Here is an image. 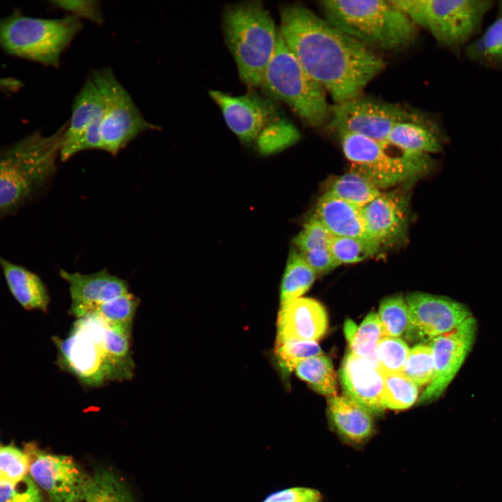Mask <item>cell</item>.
Instances as JSON below:
<instances>
[{
    "label": "cell",
    "instance_id": "obj_27",
    "mask_svg": "<svg viewBox=\"0 0 502 502\" xmlns=\"http://www.w3.org/2000/svg\"><path fill=\"white\" fill-rule=\"evenodd\" d=\"M317 274L300 252H292L287 261L280 288V306L301 297L311 287Z\"/></svg>",
    "mask_w": 502,
    "mask_h": 502
},
{
    "label": "cell",
    "instance_id": "obj_2",
    "mask_svg": "<svg viewBox=\"0 0 502 502\" xmlns=\"http://www.w3.org/2000/svg\"><path fill=\"white\" fill-rule=\"evenodd\" d=\"M130 335L93 315L77 319L67 337H52L56 364L88 386L130 379L135 368Z\"/></svg>",
    "mask_w": 502,
    "mask_h": 502
},
{
    "label": "cell",
    "instance_id": "obj_14",
    "mask_svg": "<svg viewBox=\"0 0 502 502\" xmlns=\"http://www.w3.org/2000/svg\"><path fill=\"white\" fill-rule=\"evenodd\" d=\"M476 333L477 322L471 316L455 329L431 340L434 375L418 397V404L434 402L443 394L470 352Z\"/></svg>",
    "mask_w": 502,
    "mask_h": 502
},
{
    "label": "cell",
    "instance_id": "obj_7",
    "mask_svg": "<svg viewBox=\"0 0 502 502\" xmlns=\"http://www.w3.org/2000/svg\"><path fill=\"white\" fill-rule=\"evenodd\" d=\"M442 46L459 52L481 30L490 0H391Z\"/></svg>",
    "mask_w": 502,
    "mask_h": 502
},
{
    "label": "cell",
    "instance_id": "obj_9",
    "mask_svg": "<svg viewBox=\"0 0 502 502\" xmlns=\"http://www.w3.org/2000/svg\"><path fill=\"white\" fill-rule=\"evenodd\" d=\"M342 151L351 171L366 177L379 189L404 182L424 173L429 166L427 155L406 153L387 142L339 132Z\"/></svg>",
    "mask_w": 502,
    "mask_h": 502
},
{
    "label": "cell",
    "instance_id": "obj_6",
    "mask_svg": "<svg viewBox=\"0 0 502 502\" xmlns=\"http://www.w3.org/2000/svg\"><path fill=\"white\" fill-rule=\"evenodd\" d=\"M259 88L266 96L286 104L307 125L317 127L327 123L330 107L326 91L303 68L280 32Z\"/></svg>",
    "mask_w": 502,
    "mask_h": 502
},
{
    "label": "cell",
    "instance_id": "obj_18",
    "mask_svg": "<svg viewBox=\"0 0 502 502\" xmlns=\"http://www.w3.org/2000/svg\"><path fill=\"white\" fill-rule=\"evenodd\" d=\"M339 376L344 395L373 415L384 412L383 379L375 365L349 351L342 363Z\"/></svg>",
    "mask_w": 502,
    "mask_h": 502
},
{
    "label": "cell",
    "instance_id": "obj_11",
    "mask_svg": "<svg viewBox=\"0 0 502 502\" xmlns=\"http://www.w3.org/2000/svg\"><path fill=\"white\" fill-rule=\"evenodd\" d=\"M404 121L419 122V118L402 106L368 98H355L330 107L327 123L337 133L349 132L386 142L391 129Z\"/></svg>",
    "mask_w": 502,
    "mask_h": 502
},
{
    "label": "cell",
    "instance_id": "obj_21",
    "mask_svg": "<svg viewBox=\"0 0 502 502\" xmlns=\"http://www.w3.org/2000/svg\"><path fill=\"white\" fill-rule=\"evenodd\" d=\"M314 217L333 236L370 240L365 230L360 208L328 192L318 201Z\"/></svg>",
    "mask_w": 502,
    "mask_h": 502
},
{
    "label": "cell",
    "instance_id": "obj_23",
    "mask_svg": "<svg viewBox=\"0 0 502 502\" xmlns=\"http://www.w3.org/2000/svg\"><path fill=\"white\" fill-rule=\"evenodd\" d=\"M105 107L104 96L89 76L74 100L61 148L73 142L92 126L101 123Z\"/></svg>",
    "mask_w": 502,
    "mask_h": 502
},
{
    "label": "cell",
    "instance_id": "obj_34",
    "mask_svg": "<svg viewBox=\"0 0 502 502\" xmlns=\"http://www.w3.org/2000/svg\"><path fill=\"white\" fill-rule=\"evenodd\" d=\"M379 317L383 336L400 337L405 334L409 325L408 307L401 295L384 298L380 303Z\"/></svg>",
    "mask_w": 502,
    "mask_h": 502
},
{
    "label": "cell",
    "instance_id": "obj_1",
    "mask_svg": "<svg viewBox=\"0 0 502 502\" xmlns=\"http://www.w3.org/2000/svg\"><path fill=\"white\" fill-rule=\"evenodd\" d=\"M280 34L307 73L340 103L358 97L384 60L304 6L280 10Z\"/></svg>",
    "mask_w": 502,
    "mask_h": 502
},
{
    "label": "cell",
    "instance_id": "obj_32",
    "mask_svg": "<svg viewBox=\"0 0 502 502\" xmlns=\"http://www.w3.org/2000/svg\"><path fill=\"white\" fill-rule=\"evenodd\" d=\"M383 379V400L385 408L404 410L418 400V386L402 372L381 373Z\"/></svg>",
    "mask_w": 502,
    "mask_h": 502
},
{
    "label": "cell",
    "instance_id": "obj_42",
    "mask_svg": "<svg viewBox=\"0 0 502 502\" xmlns=\"http://www.w3.org/2000/svg\"><path fill=\"white\" fill-rule=\"evenodd\" d=\"M52 3L79 19L85 18L99 24L103 22L100 3L97 1H53Z\"/></svg>",
    "mask_w": 502,
    "mask_h": 502
},
{
    "label": "cell",
    "instance_id": "obj_8",
    "mask_svg": "<svg viewBox=\"0 0 502 502\" xmlns=\"http://www.w3.org/2000/svg\"><path fill=\"white\" fill-rule=\"evenodd\" d=\"M82 29L72 15L44 19L15 11L0 21V46L16 56L58 67L62 52Z\"/></svg>",
    "mask_w": 502,
    "mask_h": 502
},
{
    "label": "cell",
    "instance_id": "obj_35",
    "mask_svg": "<svg viewBox=\"0 0 502 502\" xmlns=\"http://www.w3.org/2000/svg\"><path fill=\"white\" fill-rule=\"evenodd\" d=\"M329 249L339 265L361 261L376 254L380 245L372 240L333 236Z\"/></svg>",
    "mask_w": 502,
    "mask_h": 502
},
{
    "label": "cell",
    "instance_id": "obj_39",
    "mask_svg": "<svg viewBox=\"0 0 502 502\" xmlns=\"http://www.w3.org/2000/svg\"><path fill=\"white\" fill-rule=\"evenodd\" d=\"M0 502H45L39 487L30 476L17 482H0Z\"/></svg>",
    "mask_w": 502,
    "mask_h": 502
},
{
    "label": "cell",
    "instance_id": "obj_31",
    "mask_svg": "<svg viewBox=\"0 0 502 502\" xmlns=\"http://www.w3.org/2000/svg\"><path fill=\"white\" fill-rule=\"evenodd\" d=\"M381 324L375 312L369 313L348 340L350 352L366 359L377 367L376 347L383 337Z\"/></svg>",
    "mask_w": 502,
    "mask_h": 502
},
{
    "label": "cell",
    "instance_id": "obj_5",
    "mask_svg": "<svg viewBox=\"0 0 502 502\" xmlns=\"http://www.w3.org/2000/svg\"><path fill=\"white\" fill-rule=\"evenodd\" d=\"M325 20L358 41L385 50L411 43L416 26L391 0L321 1Z\"/></svg>",
    "mask_w": 502,
    "mask_h": 502
},
{
    "label": "cell",
    "instance_id": "obj_38",
    "mask_svg": "<svg viewBox=\"0 0 502 502\" xmlns=\"http://www.w3.org/2000/svg\"><path fill=\"white\" fill-rule=\"evenodd\" d=\"M29 469L26 453L13 446L0 447V482H17L27 476Z\"/></svg>",
    "mask_w": 502,
    "mask_h": 502
},
{
    "label": "cell",
    "instance_id": "obj_37",
    "mask_svg": "<svg viewBox=\"0 0 502 502\" xmlns=\"http://www.w3.org/2000/svg\"><path fill=\"white\" fill-rule=\"evenodd\" d=\"M409 351L400 337H383L376 347L378 369L381 373L402 372Z\"/></svg>",
    "mask_w": 502,
    "mask_h": 502
},
{
    "label": "cell",
    "instance_id": "obj_17",
    "mask_svg": "<svg viewBox=\"0 0 502 502\" xmlns=\"http://www.w3.org/2000/svg\"><path fill=\"white\" fill-rule=\"evenodd\" d=\"M328 325V314L324 305L314 298L300 297L280 306L276 342H317L324 336Z\"/></svg>",
    "mask_w": 502,
    "mask_h": 502
},
{
    "label": "cell",
    "instance_id": "obj_4",
    "mask_svg": "<svg viewBox=\"0 0 502 502\" xmlns=\"http://www.w3.org/2000/svg\"><path fill=\"white\" fill-rule=\"evenodd\" d=\"M223 31L240 79L251 89L259 88L280 37L271 13L259 1L230 5L224 11Z\"/></svg>",
    "mask_w": 502,
    "mask_h": 502
},
{
    "label": "cell",
    "instance_id": "obj_19",
    "mask_svg": "<svg viewBox=\"0 0 502 502\" xmlns=\"http://www.w3.org/2000/svg\"><path fill=\"white\" fill-rule=\"evenodd\" d=\"M360 213L367 236L380 245L394 243L404 234L405 207L395 194L381 193L361 207Z\"/></svg>",
    "mask_w": 502,
    "mask_h": 502
},
{
    "label": "cell",
    "instance_id": "obj_20",
    "mask_svg": "<svg viewBox=\"0 0 502 502\" xmlns=\"http://www.w3.org/2000/svg\"><path fill=\"white\" fill-rule=\"evenodd\" d=\"M328 416L335 432L348 443L363 444L374 432L373 414L346 395L328 398Z\"/></svg>",
    "mask_w": 502,
    "mask_h": 502
},
{
    "label": "cell",
    "instance_id": "obj_25",
    "mask_svg": "<svg viewBox=\"0 0 502 502\" xmlns=\"http://www.w3.org/2000/svg\"><path fill=\"white\" fill-rule=\"evenodd\" d=\"M469 60L483 67L502 70V1L494 22L466 47Z\"/></svg>",
    "mask_w": 502,
    "mask_h": 502
},
{
    "label": "cell",
    "instance_id": "obj_15",
    "mask_svg": "<svg viewBox=\"0 0 502 502\" xmlns=\"http://www.w3.org/2000/svg\"><path fill=\"white\" fill-rule=\"evenodd\" d=\"M209 95L229 128L245 142L258 139L280 120L277 103L267 96L252 91L236 96L217 90Z\"/></svg>",
    "mask_w": 502,
    "mask_h": 502
},
{
    "label": "cell",
    "instance_id": "obj_24",
    "mask_svg": "<svg viewBox=\"0 0 502 502\" xmlns=\"http://www.w3.org/2000/svg\"><path fill=\"white\" fill-rule=\"evenodd\" d=\"M386 142L409 153L424 154L441 151L440 139L419 122L404 121L395 125Z\"/></svg>",
    "mask_w": 502,
    "mask_h": 502
},
{
    "label": "cell",
    "instance_id": "obj_33",
    "mask_svg": "<svg viewBox=\"0 0 502 502\" xmlns=\"http://www.w3.org/2000/svg\"><path fill=\"white\" fill-rule=\"evenodd\" d=\"M275 357L284 376L295 370L300 362L322 354L321 347L316 341L287 340L275 342Z\"/></svg>",
    "mask_w": 502,
    "mask_h": 502
},
{
    "label": "cell",
    "instance_id": "obj_30",
    "mask_svg": "<svg viewBox=\"0 0 502 502\" xmlns=\"http://www.w3.org/2000/svg\"><path fill=\"white\" fill-rule=\"evenodd\" d=\"M139 299L130 292L98 305L90 314L107 325L131 333Z\"/></svg>",
    "mask_w": 502,
    "mask_h": 502
},
{
    "label": "cell",
    "instance_id": "obj_10",
    "mask_svg": "<svg viewBox=\"0 0 502 502\" xmlns=\"http://www.w3.org/2000/svg\"><path fill=\"white\" fill-rule=\"evenodd\" d=\"M89 76L102 91L105 101L100 130V150L116 155L141 133L158 129L145 120L110 68L96 70Z\"/></svg>",
    "mask_w": 502,
    "mask_h": 502
},
{
    "label": "cell",
    "instance_id": "obj_36",
    "mask_svg": "<svg viewBox=\"0 0 502 502\" xmlns=\"http://www.w3.org/2000/svg\"><path fill=\"white\" fill-rule=\"evenodd\" d=\"M434 360L431 347L418 344L410 349L402 373L418 387L428 385L434 375Z\"/></svg>",
    "mask_w": 502,
    "mask_h": 502
},
{
    "label": "cell",
    "instance_id": "obj_41",
    "mask_svg": "<svg viewBox=\"0 0 502 502\" xmlns=\"http://www.w3.org/2000/svg\"><path fill=\"white\" fill-rule=\"evenodd\" d=\"M261 502H324L321 492L308 487H291L268 495Z\"/></svg>",
    "mask_w": 502,
    "mask_h": 502
},
{
    "label": "cell",
    "instance_id": "obj_44",
    "mask_svg": "<svg viewBox=\"0 0 502 502\" xmlns=\"http://www.w3.org/2000/svg\"><path fill=\"white\" fill-rule=\"evenodd\" d=\"M22 83L16 79L10 77H0V92L13 93L18 91Z\"/></svg>",
    "mask_w": 502,
    "mask_h": 502
},
{
    "label": "cell",
    "instance_id": "obj_28",
    "mask_svg": "<svg viewBox=\"0 0 502 502\" xmlns=\"http://www.w3.org/2000/svg\"><path fill=\"white\" fill-rule=\"evenodd\" d=\"M294 370L314 391L329 397L337 395V375L328 357L321 354L305 359Z\"/></svg>",
    "mask_w": 502,
    "mask_h": 502
},
{
    "label": "cell",
    "instance_id": "obj_26",
    "mask_svg": "<svg viewBox=\"0 0 502 502\" xmlns=\"http://www.w3.org/2000/svg\"><path fill=\"white\" fill-rule=\"evenodd\" d=\"M80 502H135L123 479L111 469L99 466L91 475Z\"/></svg>",
    "mask_w": 502,
    "mask_h": 502
},
{
    "label": "cell",
    "instance_id": "obj_13",
    "mask_svg": "<svg viewBox=\"0 0 502 502\" xmlns=\"http://www.w3.org/2000/svg\"><path fill=\"white\" fill-rule=\"evenodd\" d=\"M409 325L406 338L428 341L457 328L471 315L464 304L447 297L423 292L406 296Z\"/></svg>",
    "mask_w": 502,
    "mask_h": 502
},
{
    "label": "cell",
    "instance_id": "obj_40",
    "mask_svg": "<svg viewBox=\"0 0 502 502\" xmlns=\"http://www.w3.org/2000/svg\"><path fill=\"white\" fill-rule=\"evenodd\" d=\"M333 236L314 217L310 219L296 236L294 243L301 252L328 246Z\"/></svg>",
    "mask_w": 502,
    "mask_h": 502
},
{
    "label": "cell",
    "instance_id": "obj_12",
    "mask_svg": "<svg viewBox=\"0 0 502 502\" xmlns=\"http://www.w3.org/2000/svg\"><path fill=\"white\" fill-rule=\"evenodd\" d=\"M30 476L50 502H80L89 485V475L68 455H54L28 446Z\"/></svg>",
    "mask_w": 502,
    "mask_h": 502
},
{
    "label": "cell",
    "instance_id": "obj_43",
    "mask_svg": "<svg viewBox=\"0 0 502 502\" xmlns=\"http://www.w3.org/2000/svg\"><path fill=\"white\" fill-rule=\"evenodd\" d=\"M300 253L316 274L327 273L340 266L334 259L328 246L315 248Z\"/></svg>",
    "mask_w": 502,
    "mask_h": 502
},
{
    "label": "cell",
    "instance_id": "obj_22",
    "mask_svg": "<svg viewBox=\"0 0 502 502\" xmlns=\"http://www.w3.org/2000/svg\"><path fill=\"white\" fill-rule=\"evenodd\" d=\"M0 266L10 292L24 310L47 311L50 296L38 275L1 255Z\"/></svg>",
    "mask_w": 502,
    "mask_h": 502
},
{
    "label": "cell",
    "instance_id": "obj_16",
    "mask_svg": "<svg viewBox=\"0 0 502 502\" xmlns=\"http://www.w3.org/2000/svg\"><path fill=\"white\" fill-rule=\"evenodd\" d=\"M59 275L69 284L72 301L69 312L77 319L88 316L98 305L129 292L128 283L106 269L89 274L60 269Z\"/></svg>",
    "mask_w": 502,
    "mask_h": 502
},
{
    "label": "cell",
    "instance_id": "obj_29",
    "mask_svg": "<svg viewBox=\"0 0 502 502\" xmlns=\"http://www.w3.org/2000/svg\"><path fill=\"white\" fill-rule=\"evenodd\" d=\"M328 192L359 208L381 193L369 179L351 170L337 178Z\"/></svg>",
    "mask_w": 502,
    "mask_h": 502
},
{
    "label": "cell",
    "instance_id": "obj_3",
    "mask_svg": "<svg viewBox=\"0 0 502 502\" xmlns=\"http://www.w3.org/2000/svg\"><path fill=\"white\" fill-rule=\"evenodd\" d=\"M66 128L49 136L34 132L0 150V215L28 201L50 178Z\"/></svg>",
    "mask_w": 502,
    "mask_h": 502
}]
</instances>
